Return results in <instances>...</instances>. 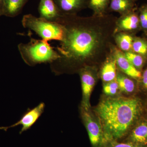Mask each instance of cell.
<instances>
[{"mask_svg":"<svg viewBox=\"0 0 147 147\" xmlns=\"http://www.w3.org/2000/svg\"><path fill=\"white\" fill-rule=\"evenodd\" d=\"M117 17L113 14L82 17L61 15L63 38L57 48L59 58L50 64L55 75L78 73L86 66L99 69L116 46L114 36Z\"/></svg>","mask_w":147,"mask_h":147,"instance_id":"1","label":"cell"},{"mask_svg":"<svg viewBox=\"0 0 147 147\" xmlns=\"http://www.w3.org/2000/svg\"><path fill=\"white\" fill-rule=\"evenodd\" d=\"M145 106L135 96H106L94 112L102 126L105 143L116 141L129 134L144 115Z\"/></svg>","mask_w":147,"mask_h":147,"instance_id":"2","label":"cell"},{"mask_svg":"<svg viewBox=\"0 0 147 147\" xmlns=\"http://www.w3.org/2000/svg\"><path fill=\"white\" fill-rule=\"evenodd\" d=\"M18 51L27 65L33 67L41 63H52L59 58V54L48 41L32 38L27 43L18 45Z\"/></svg>","mask_w":147,"mask_h":147,"instance_id":"3","label":"cell"},{"mask_svg":"<svg viewBox=\"0 0 147 147\" xmlns=\"http://www.w3.org/2000/svg\"><path fill=\"white\" fill-rule=\"evenodd\" d=\"M21 23L24 28L33 31L43 40L61 42L63 38L64 30L59 23L50 22L31 14L24 15Z\"/></svg>","mask_w":147,"mask_h":147,"instance_id":"4","label":"cell"},{"mask_svg":"<svg viewBox=\"0 0 147 147\" xmlns=\"http://www.w3.org/2000/svg\"><path fill=\"white\" fill-rule=\"evenodd\" d=\"M80 115L86 129L90 142L93 147H101L105 143L104 133L99 119L90 108L80 106Z\"/></svg>","mask_w":147,"mask_h":147,"instance_id":"5","label":"cell"},{"mask_svg":"<svg viewBox=\"0 0 147 147\" xmlns=\"http://www.w3.org/2000/svg\"><path fill=\"white\" fill-rule=\"evenodd\" d=\"M78 73L82 86V98L81 106L89 109L91 108V95L99 78V69L96 67L88 66L80 69Z\"/></svg>","mask_w":147,"mask_h":147,"instance_id":"6","label":"cell"},{"mask_svg":"<svg viewBox=\"0 0 147 147\" xmlns=\"http://www.w3.org/2000/svg\"><path fill=\"white\" fill-rule=\"evenodd\" d=\"M45 107V105L44 102H40L32 109H28L26 112L23 114L20 120L16 123L10 126L0 127V129L6 131L8 129L20 125L21 126V128L19 133L21 134L24 131L30 129L36 122L44 112Z\"/></svg>","mask_w":147,"mask_h":147,"instance_id":"7","label":"cell"},{"mask_svg":"<svg viewBox=\"0 0 147 147\" xmlns=\"http://www.w3.org/2000/svg\"><path fill=\"white\" fill-rule=\"evenodd\" d=\"M140 28L139 13L136 12L134 9L120 15L117 18L115 33L124 32L134 34V33Z\"/></svg>","mask_w":147,"mask_h":147,"instance_id":"8","label":"cell"},{"mask_svg":"<svg viewBox=\"0 0 147 147\" xmlns=\"http://www.w3.org/2000/svg\"><path fill=\"white\" fill-rule=\"evenodd\" d=\"M113 53L115 58L118 70L138 82L142 76V72L132 65L125 57L123 52L116 46L114 47Z\"/></svg>","mask_w":147,"mask_h":147,"instance_id":"9","label":"cell"},{"mask_svg":"<svg viewBox=\"0 0 147 147\" xmlns=\"http://www.w3.org/2000/svg\"><path fill=\"white\" fill-rule=\"evenodd\" d=\"M62 15H77L88 8L89 0H53Z\"/></svg>","mask_w":147,"mask_h":147,"instance_id":"10","label":"cell"},{"mask_svg":"<svg viewBox=\"0 0 147 147\" xmlns=\"http://www.w3.org/2000/svg\"><path fill=\"white\" fill-rule=\"evenodd\" d=\"M117 71L116 59L113 50L112 53L106 58L99 68V78L103 83L112 82L115 80Z\"/></svg>","mask_w":147,"mask_h":147,"instance_id":"11","label":"cell"},{"mask_svg":"<svg viewBox=\"0 0 147 147\" xmlns=\"http://www.w3.org/2000/svg\"><path fill=\"white\" fill-rule=\"evenodd\" d=\"M38 10L40 17L50 22L58 23L62 15L53 0H40Z\"/></svg>","mask_w":147,"mask_h":147,"instance_id":"12","label":"cell"},{"mask_svg":"<svg viewBox=\"0 0 147 147\" xmlns=\"http://www.w3.org/2000/svg\"><path fill=\"white\" fill-rule=\"evenodd\" d=\"M128 142L147 146V120L142 117L129 133Z\"/></svg>","mask_w":147,"mask_h":147,"instance_id":"13","label":"cell"},{"mask_svg":"<svg viewBox=\"0 0 147 147\" xmlns=\"http://www.w3.org/2000/svg\"><path fill=\"white\" fill-rule=\"evenodd\" d=\"M116 81L118 84L120 91L125 94L134 96L139 90L138 82L118 70Z\"/></svg>","mask_w":147,"mask_h":147,"instance_id":"14","label":"cell"},{"mask_svg":"<svg viewBox=\"0 0 147 147\" xmlns=\"http://www.w3.org/2000/svg\"><path fill=\"white\" fill-rule=\"evenodd\" d=\"M28 0H4L2 10L3 15L14 17L20 13Z\"/></svg>","mask_w":147,"mask_h":147,"instance_id":"15","label":"cell"},{"mask_svg":"<svg viewBox=\"0 0 147 147\" xmlns=\"http://www.w3.org/2000/svg\"><path fill=\"white\" fill-rule=\"evenodd\" d=\"M134 34L118 32L115 33L114 36V41L117 47L123 53L131 51L132 42L134 40Z\"/></svg>","mask_w":147,"mask_h":147,"instance_id":"16","label":"cell"},{"mask_svg":"<svg viewBox=\"0 0 147 147\" xmlns=\"http://www.w3.org/2000/svg\"><path fill=\"white\" fill-rule=\"evenodd\" d=\"M134 0H110L108 13L118 12L120 15L128 13L135 9Z\"/></svg>","mask_w":147,"mask_h":147,"instance_id":"17","label":"cell"},{"mask_svg":"<svg viewBox=\"0 0 147 147\" xmlns=\"http://www.w3.org/2000/svg\"><path fill=\"white\" fill-rule=\"evenodd\" d=\"M110 0H89L88 8L93 11V15L102 16L108 14Z\"/></svg>","mask_w":147,"mask_h":147,"instance_id":"18","label":"cell"},{"mask_svg":"<svg viewBox=\"0 0 147 147\" xmlns=\"http://www.w3.org/2000/svg\"><path fill=\"white\" fill-rule=\"evenodd\" d=\"M124 53L132 65L139 71L142 72L146 62L147 58L131 51Z\"/></svg>","mask_w":147,"mask_h":147,"instance_id":"19","label":"cell"},{"mask_svg":"<svg viewBox=\"0 0 147 147\" xmlns=\"http://www.w3.org/2000/svg\"><path fill=\"white\" fill-rule=\"evenodd\" d=\"M131 52L147 58V40L142 38L135 36L132 42Z\"/></svg>","mask_w":147,"mask_h":147,"instance_id":"20","label":"cell"},{"mask_svg":"<svg viewBox=\"0 0 147 147\" xmlns=\"http://www.w3.org/2000/svg\"><path fill=\"white\" fill-rule=\"evenodd\" d=\"M102 91L104 94L108 97L117 96L119 92L118 84L116 80L108 83H103Z\"/></svg>","mask_w":147,"mask_h":147,"instance_id":"21","label":"cell"},{"mask_svg":"<svg viewBox=\"0 0 147 147\" xmlns=\"http://www.w3.org/2000/svg\"><path fill=\"white\" fill-rule=\"evenodd\" d=\"M139 19L140 26L145 32H147V5L142 6L139 9Z\"/></svg>","mask_w":147,"mask_h":147,"instance_id":"22","label":"cell"},{"mask_svg":"<svg viewBox=\"0 0 147 147\" xmlns=\"http://www.w3.org/2000/svg\"><path fill=\"white\" fill-rule=\"evenodd\" d=\"M139 89L147 94V66L142 71V76L138 81Z\"/></svg>","mask_w":147,"mask_h":147,"instance_id":"23","label":"cell"},{"mask_svg":"<svg viewBox=\"0 0 147 147\" xmlns=\"http://www.w3.org/2000/svg\"><path fill=\"white\" fill-rule=\"evenodd\" d=\"M110 143V144L108 147H147V146L137 144L129 142L119 143L116 141H113Z\"/></svg>","mask_w":147,"mask_h":147,"instance_id":"24","label":"cell"},{"mask_svg":"<svg viewBox=\"0 0 147 147\" xmlns=\"http://www.w3.org/2000/svg\"><path fill=\"white\" fill-rule=\"evenodd\" d=\"M143 117H144L147 120V109H145V108L144 115H143Z\"/></svg>","mask_w":147,"mask_h":147,"instance_id":"25","label":"cell"},{"mask_svg":"<svg viewBox=\"0 0 147 147\" xmlns=\"http://www.w3.org/2000/svg\"><path fill=\"white\" fill-rule=\"evenodd\" d=\"M4 0H0V7L2 8V7L3 2Z\"/></svg>","mask_w":147,"mask_h":147,"instance_id":"26","label":"cell"},{"mask_svg":"<svg viewBox=\"0 0 147 147\" xmlns=\"http://www.w3.org/2000/svg\"><path fill=\"white\" fill-rule=\"evenodd\" d=\"M3 13L2 10V8L0 7V17H1V16H3Z\"/></svg>","mask_w":147,"mask_h":147,"instance_id":"27","label":"cell"},{"mask_svg":"<svg viewBox=\"0 0 147 147\" xmlns=\"http://www.w3.org/2000/svg\"><path fill=\"white\" fill-rule=\"evenodd\" d=\"M137 1V0H134V1Z\"/></svg>","mask_w":147,"mask_h":147,"instance_id":"28","label":"cell"},{"mask_svg":"<svg viewBox=\"0 0 147 147\" xmlns=\"http://www.w3.org/2000/svg\"></svg>","mask_w":147,"mask_h":147,"instance_id":"29","label":"cell"},{"mask_svg":"<svg viewBox=\"0 0 147 147\" xmlns=\"http://www.w3.org/2000/svg\"><path fill=\"white\" fill-rule=\"evenodd\" d=\"M146 33H147V32H146Z\"/></svg>","mask_w":147,"mask_h":147,"instance_id":"30","label":"cell"}]
</instances>
